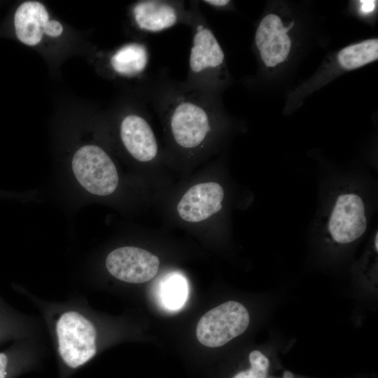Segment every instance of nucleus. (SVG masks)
I'll use <instances>...</instances> for the list:
<instances>
[{
    "label": "nucleus",
    "instance_id": "nucleus-1",
    "mask_svg": "<svg viewBox=\"0 0 378 378\" xmlns=\"http://www.w3.org/2000/svg\"><path fill=\"white\" fill-rule=\"evenodd\" d=\"M56 332L60 358L69 369L81 367L96 354L95 328L82 314L73 311L62 314Z\"/></svg>",
    "mask_w": 378,
    "mask_h": 378
},
{
    "label": "nucleus",
    "instance_id": "nucleus-2",
    "mask_svg": "<svg viewBox=\"0 0 378 378\" xmlns=\"http://www.w3.org/2000/svg\"><path fill=\"white\" fill-rule=\"evenodd\" d=\"M71 167L80 183L90 193L106 196L116 190L119 177L115 164L99 146L85 145L74 154Z\"/></svg>",
    "mask_w": 378,
    "mask_h": 378
},
{
    "label": "nucleus",
    "instance_id": "nucleus-3",
    "mask_svg": "<svg viewBox=\"0 0 378 378\" xmlns=\"http://www.w3.org/2000/svg\"><path fill=\"white\" fill-rule=\"evenodd\" d=\"M249 322V314L242 304L227 301L201 317L196 328V335L202 344L218 347L242 334Z\"/></svg>",
    "mask_w": 378,
    "mask_h": 378
},
{
    "label": "nucleus",
    "instance_id": "nucleus-4",
    "mask_svg": "<svg viewBox=\"0 0 378 378\" xmlns=\"http://www.w3.org/2000/svg\"><path fill=\"white\" fill-rule=\"evenodd\" d=\"M368 218L365 204L356 192L346 191L335 199L328 218L326 229L338 244H349L365 232Z\"/></svg>",
    "mask_w": 378,
    "mask_h": 378
},
{
    "label": "nucleus",
    "instance_id": "nucleus-5",
    "mask_svg": "<svg viewBox=\"0 0 378 378\" xmlns=\"http://www.w3.org/2000/svg\"><path fill=\"white\" fill-rule=\"evenodd\" d=\"M171 110L169 125L176 144L184 149L199 147L211 131L207 109L193 100L181 99Z\"/></svg>",
    "mask_w": 378,
    "mask_h": 378
},
{
    "label": "nucleus",
    "instance_id": "nucleus-6",
    "mask_svg": "<svg viewBox=\"0 0 378 378\" xmlns=\"http://www.w3.org/2000/svg\"><path fill=\"white\" fill-rule=\"evenodd\" d=\"M105 265L115 278L127 283L142 284L155 276L160 259L144 248L122 246L109 253Z\"/></svg>",
    "mask_w": 378,
    "mask_h": 378
},
{
    "label": "nucleus",
    "instance_id": "nucleus-7",
    "mask_svg": "<svg viewBox=\"0 0 378 378\" xmlns=\"http://www.w3.org/2000/svg\"><path fill=\"white\" fill-rule=\"evenodd\" d=\"M223 199L224 190L220 184L214 181L200 183L183 195L177 205V212L186 222H202L222 209Z\"/></svg>",
    "mask_w": 378,
    "mask_h": 378
},
{
    "label": "nucleus",
    "instance_id": "nucleus-8",
    "mask_svg": "<svg viewBox=\"0 0 378 378\" xmlns=\"http://www.w3.org/2000/svg\"><path fill=\"white\" fill-rule=\"evenodd\" d=\"M120 137L129 153L140 162H150L157 155L158 142L148 122L141 116L131 114L120 125Z\"/></svg>",
    "mask_w": 378,
    "mask_h": 378
},
{
    "label": "nucleus",
    "instance_id": "nucleus-9",
    "mask_svg": "<svg viewBox=\"0 0 378 378\" xmlns=\"http://www.w3.org/2000/svg\"><path fill=\"white\" fill-rule=\"evenodd\" d=\"M223 60V51L213 32L206 27L199 25L194 34L190 52V74L202 77L209 70L218 68Z\"/></svg>",
    "mask_w": 378,
    "mask_h": 378
},
{
    "label": "nucleus",
    "instance_id": "nucleus-10",
    "mask_svg": "<svg viewBox=\"0 0 378 378\" xmlns=\"http://www.w3.org/2000/svg\"><path fill=\"white\" fill-rule=\"evenodd\" d=\"M48 13L38 1L23 2L14 15L15 31L18 38L27 46H35L47 34L50 24Z\"/></svg>",
    "mask_w": 378,
    "mask_h": 378
},
{
    "label": "nucleus",
    "instance_id": "nucleus-11",
    "mask_svg": "<svg viewBox=\"0 0 378 378\" xmlns=\"http://www.w3.org/2000/svg\"><path fill=\"white\" fill-rule=\"evenodd\" d=\"M133 15L139 28L149 32L169 29L178 20V13L174 6L157 0L138 2L133 8Z\"/></svg>",
    "mask_w": 378,
    "mask_h": 378
},
{
    "label": "nucleus",
    "instance_id": "nucleus-12",
    "mask_svg": "<svg viewBox=\"0 0 378 378\" xmlns=\"http://www.w3.org/2000/svg\"><path fill=\"white\" fill-rule=\"evenodd\" d=\"M148 61L146 48L139 43L127 44L111 57L113 70L122 76H134L144 70Z\"/></svg>",
    "mask_w": 378,
    "mask_h": 378
},
{
    "label": "nucleus",
    "instance_id": "nucleus-13",
    "mask_svg": "<svg viewBox=\"0 0 378 378\" xmlns=\"http://www.w3.org/2000/svg\"><path fill=\"white\" fill-rule=\"evenodd\" d=\"M338 60L345 69L360 67L377 59L378 40L369 39L343 48L338 53Z\"/></svg>",
    "mask_w": 378,
    "mask_h": 378
},
{
    "label": "nucleus",
    "instance_id": "nucleus-14",
    "mask_svg": "<svg viewBox=\"0 0 378 378\" xmlns=\"http://www.w3.org/2000/svg\"><path fill=\"white\" fill-rule=\"evenodd\" d=\"M188 294V287L185 279L180 275L174 274L168 277L161 289L162 299L169 309L180 308L184 304Z\"/></svg>",
    "mask_w": 378,
    "mask_h": 378
},
{
    "label": "nucleus",
    "instance_id": "nucleus-15",
    "mask_svg": "<svg viewBox=\"0 0 378 378\" xmlns=\"http://www.w3.org/2000/svg\"><path fill=\"white\" fill-rule=\"evenodd\" d=\"M248 358L251 368L239 372L233 378H266L270 366L267 358L257 350L251 351Z\"/></svg>",
    "mask_w": 378,
    "mask_h": 378
},
{
    "label": "nucleus",
    "instance_id": "nucleus-16",
    "mask_svg": "<svg viewBox=\"0 0 378 378\" xmlns=\"http://www.w3.org/2000/svg\"><path fill=\"white\" fill-rule=\"evenodd\" d=\"M362 3L361 9L363 13H368L374 10L375 7L374 1H360Z\"/></svg>",
    "mask_w": 378,
    "mask_h": 378
},
{
    "label": "nucleus",
    "instance_id": "nucleus-17",
    "mask_svg": "<svg viewBox=\"0 0 378 378\" xmlns=\"http://www.w3.org/2000/svg\"><path fill=\"white\" fill-rule=\"evenodd\" d=\"M204 2L206 4L216 6V7H222L224 6H226L229 1L227 0H206L204 1Z\"/></svg>",
    "mask_w": 378,
    "mask_h": 378
},
{
    "label": "nucleus",
    "instance_id": "nucleus-18",
    "mask_svg": "<svg viewBox=\"0 0 378 378\" xmlns=\"http://www.w3.org/2000/svg\"><path fill=\"white\" fill-rule=\"evenodd\" d=\"M0 378H7L2 368L1 356H0Z\"/></svg>",
    "mask_w": 378,
    "mask_h": 378
},
{
    "label": "nucleus",
    "instance_id": "nucleus-19",
    "mask_svg": "<svg viewBox=\"0 0 378 378\" xmlns=\"http://www.w3.org/2000/svg\"><path fill=\"white\" fill-rule=\"evenodd\" d=\"M293 375L291 372L286 371L284 372V378H293Z\"/></svg>",
    "mask_w": 378,
    "mask_h": 378
},
{
    "label": "nucleus",
    "instance_id": "nucleus-20",
    "mask_svg": "<svg viewBox=\"0 0 378 378\" xmlns=\"http://www.w3.org/2000/svg\"><path fill=\"white\" fill-rule=\"evenodd\" d=\"M378 234L377 232L375 234V237H374V247H375V249L376 251H377V249H378Z\"/></svg>",
    "mask_w": 378,
    "mask_h": 378
},
{
    "label": "nucleus",
    "instance_id": "nucleus-21",
    "mask_svg": "<svg viewBox=\"0 0 378 378\" xmlns=\"http://www.w3.org/2000/svg\"><path fill=\"white\" fill-rule=\"evenodd\" d=\"M293 25H294V21L291 22L289 24V25L286 27V28L288 29V31H290V29L291 28H293Z\"/></svg>",
    "mask_w": 378,
    "mask_h": 378
}]
</instances>
